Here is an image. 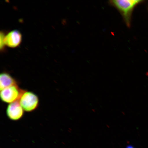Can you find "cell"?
Wrapping results in <instances>:
<instances>
[{
	"mask_svg": "<svg viewBox=\"0 0 148 148\" xmlns=\"http://www.w3.org/2000/svg\"><path fill=\"white\" fill-rule=\"evenodd\" d=\"M22 40V35L19 31L13 30L5 35V45L10 48L17 47L21 44Z\"/></svg>",
	"mask_w": 148,
	"mask_h": 148,
	"instance_id": "5",
	"label": "cell"
},
{
	"mask_svg": "<svg viewBox=\"0 0 148 148\" xmlns=\"http://www.w3.org/2000/svg\"><path fill=\"white\" fill-rule=\"evenodd\" d=\"M24 110L18 101L9 103L6 109V114L9 119L18 121L23 117Z\"/></svg>",
	"mask_w": 148,
	"mask_h": 148,
	"instance_id": "4",
	"label": "cell"
},
{
	"mask_svg": "<svg viewBox=\"0 0 148 148\" xmlns=\"http://www.w3.org/2000/svg\"><path fill=\"white\" fill-rule=\"evenodd\" d=\"M5 33L1 31L0 34V48L1 50L3 51L5 49Z\"/></svg>",
	"mask_w": 148,
	"mask_h": 148,
	"instance_id": "7",
	"label": "cell"
},
{
	"mask_svg": "<svg viewBox=\"0 0 148 148\" xmlns=\"http://www.w3.org/2000/svg\"><path fill=\"white\" fill-rule=\"evenodd\" d=\"M25 90L20 88L18 85H15L1 90L0 97L3 102L9 104L18 101Z\"/></svg>",
	"mask_w": 148,
	"mask_h": 148,
	"instance_id": "3",
	"label": "cell"
},
{
	"mask_svg": "<svg viewBox=\"0 0 148 148\" xmlns=\"http://www.w3.org/2000/svg\"><path fill=\"white\" fill-rule=\"evenodd\" d=\"M126 148H135L133 146L131 145H129L127 146Z\"/></svg>",
	"mask_w": 148,
	"mask_h": 148,
	"instance_id": "8",
	"label": "cell"
},
{
	"mask_svg": "<svg viewBox=\"0 0 148 148\" xmlns=\"http://www.w3.org/2000/svg\"><path fill=\"white\" fill-rule=\"evenodd\" d=\"M18 83L13 77L6 72H3L0 75L1 90L11 86L18 85Z\"/></svg>",
	"mask_w": 148,
	"mask_h": 148,
	"instance_id": "6",
	"label": "cell"
},
{
	"mask_svg": "<svg viewBox=\"0 0 148 148\" xmlns=\"http://www.w3.org/2000/svg\"><path fill=\"white\" fill-rule=\"evenodd\" d=\"M18 101L24 110L27 112L36 110L39 103L38 96L33 92L26 90L22 94Z\"/></svg>",
	"mask_w": 148,
	"mask_h": 148,
	"instance_id": "2",
	"label": "cell"
},
{
	"mask_svg": "<svg viewBox=\"0 0 148 148\" xmlns=\"http://www.w3.org/2000/svg\"><path fill=\"white\" fill-rule=\"evenodd\" d=\"M142 1L138 0H114L109 3L119 11L127 27L131 26L133 11L137 5Z\"/></svg>",
	"mask_w": 148,
	"mask_h": 148,
	"instance_id": "1",
	"label": "cell"
}]
</instances>
